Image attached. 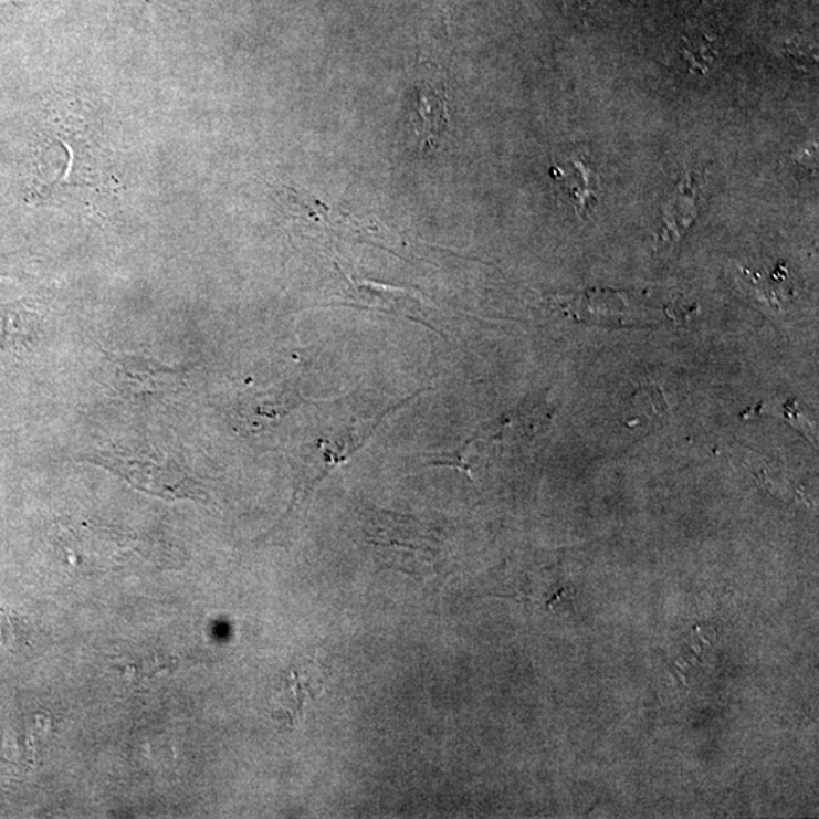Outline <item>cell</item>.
Here are the masks:
<instances>
[{
  "mask_svg": "<svg viewBox=\"0 0 819 819\" xmlns=\"http://www.w3.org/2000/svg\"><path fill=\"white\" fill-rule=\"evenodd\" d=\"M325 670L315 659H303L285 672L275 695L276 715L285 724L301 723L308 701L317 699L325 689Z\"/></svg>",
  "mask_w": 819,
  "mask_h": 819,
  "instance_id": "1",
  "label": "cell"
},
{
  "mask_svg": "<svg viewBox=\"0 0 819 819\" xmlns=\"http://www.w3.org/2000/svg\"><path fill=\"white\" fill-rule=\"evenodd\" d=\"M416 133L421 149H433L450 124L448 114L447 85L435 72L421 73L414 83Z\"/></svg>",
  "mask_w": 819,
  "mask_h": 819,
  "instance_id": "2",
  "label": "cell"
},
{
  "mask_svg": "<svg viewBox=\"0 0 819 819\" xmlns=\"http://www.w3.org/2000/svg\"><path fill=\"white\" fill-rule=\"evenodd\" d=\"M701 202V182L699 175L689 174L675 186L674 193L663 210V230L660 243H674L682 239L684 232L694 223Z\"/></svg>",
  "mask_w": 819,
  "mask_h": 819,
  "instance_id": "3",
  "label": "cell"
},
{
  "mask_svg": "<svg viewBox=\"0 0 819 819\" xmlns=\"http://www.w3.org/2000/svg\"><path fill=\"white\" fill-rule=\"evenodd\" d=\"M785 54L794 66L801 72H812V69L817 66V54H813L812 49L806 48L800 42H789L786 44Z\"/></svg>",
  "mask_w": 819,
  "mask_h": 819,
  "instance_id": "6",
  "label": "cell"
},
{
  "mask_svg": "<svg viewBox=\"0 0 819 819\" xmlns=\"http://www.w3.org/2000/svg\"><path fill=\"white\" fill-rule=\"evenodd\" d=\"M683 54L691 69L699 73H706L715 63L718 51L715 48V40L708 39L707 35H701L684 40Z\"/></svg>",
  "mask_w": 819,
  "mask_h": 819,
  "instance_id": "5",
  "label": "cell"
},
{
  "mask_svg": "<svg viewBox=\"0 0 819 819\" xmlns=\"http://www.w3.org/2000/svg\"><path fill=\"white\" fill-rule=\"evenodd\" d=\"M568 170L556 167L558 179L564 182L569 197L573 198L578 214L582 216L597 201L598 178L592 162L588 161L586 155L576 154L569 158Z\"/></svg>",
  "mask_w": 819,
  "mask_h": 819,
  "instance_id": "4",
  "label": "cell"
}]
</instances>
